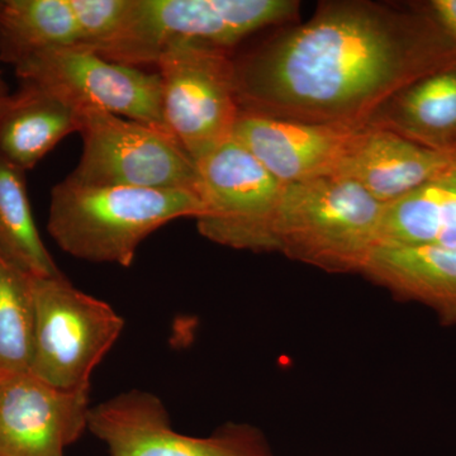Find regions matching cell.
<instances>
[{
    "label": "cell",
    "mask_w": 456,
    "mask_h": 456,
    "mask_svg": "<svg viewBox=\"0 0 456 456\" xmlns=\"http://www.w3.org/2000/svg\"><path fill=\"white\" fill-rule=\"evenodd\" d=\"M0 378H2V377H0Z\"/></svg>",
    "instance_id": "d4e9b609"
},
{
    "label": "cell",
    "mask_w": 456,
    "mask_h": 456,
    "mask_svg": "<svg viewBox=\"0 0 456 456\" xmlns=\"http://www.w3.org/2000/svg\"><path fill=\"white\" fill-rule=\"evenodd\" d=\"M89 391L55 388L29 371L0 378V456H64L88 428Z\"/></svg>",
    "instance_id": "8fae6325"
},
{
    "label": "cell",
    "mask_w": 456,
    "mask_h": 456,
    "mask_svg": "<svg viewBox=\"0 0 456 456\" xmlns=\"http://www.w3.org/2000/svg\"><path fill=\"white\" fill-rule=\"evenodd\" d=\"M88 428L110 456H274L250 424L228 422L203 437L180 434L163 401L145 391L123 392L90 407Z\"/></svg>",
    "instance_id": "30bf717a"
},
{
    "label": "cell",
    "mask_w": 456,
    "mask_h": 456,
    "mask_svg": "<svg viewBox=\"0 0 456 456\" xmlns=\"http://www.w3.org/2000/svg\"><path fill=\"white\" fill-rule=\"evenodd\" d=\"M83 151L68 176L83 187L188 191L198 194L197 164L167 128L101 110H80Z\"/></svg>",
    "instance_id": "8992f818"
},
{
    "label": "cell",
    "mask_w": 456,
    "mask_h": 456,
    "mask_svg": "<svg viewBox=\"0 0 456 456\" xmlns=\"http://www.w3.org/2000/svg\"><path fill=\"white\" fill-rule=\"evenodd\" d=\"M380 245L456 246V163L384 206Z\"/></svg>",
    "instance_id": "e0dca14e"
},
{
    "label": "cell",
    "mask_w": 456,
    "mask_h": 456,
    "mask_svg": "<svg viewBox=\"0 0 456 456\" xmlns=\"http://www.w3.org/2000/svg\"><path fill=\"white\" fill-rule=\"evenodd\" d=\"M428 8L441 28L456 44V0H432L428 3Z\"/></svg>",
    "instance_id": "7402d4cb"
},
{
    "label": "cell",
    "mask_w": 456,
    "mask_h": 456,
    "mask_svg": "<svg viewBox=\"0 0 456 456\" xmlns=\"http://www.w3.org/2000/svg\"><path fill=\"white\" fill-rule=\"evenodd\" d=\"M79 45L69 0H5L0 4V51L4 61L37 51Z\"/></svg>",
    "instance_id": "d6986e66"
},
{
    "label": "cell",
    "mask_w": 456,
    "mask_h": 456,
    "mask_svg": "<svg viewBox=\"0 0 456 456\" xmlns=\"http://www.w3.org/2000/svg\"><path fill=\"white\" fill-rule=\"evenodd\" d=\"M80 110L57 95L26 84L12 95L0 125V155L20 170L33 169L57 143L79 132Z\"/></svg>",
    "instance_id": "2e32d148"
},
{
    "label": "cell",
    "mask_w": 456,
    "mask_h": 456,
    "mask_svg": "<svg viewBox=\"0 0 456 456\" xmlns=\"http://www.w3.org/2000/svg\"><path fill=\"white\" fill-rule=\"evenodd\" d=\"M31 283L35 334L29 373L64 391L90 388L93 371L118 340L125 320L64 275L31 277Z\"/></svg>",
    "instance_id": "5b68a950"
},
{
    "label": "cell",
    "mask_w": 456,
    "mask_h": 456,
    "mask_svg": "<svg viewBox=\"0 0 456 456\" xmlns=\"http://www.w3.org/2000/svg\"><path fill=\"white\" fill-rule=\"evenodd\" d=\"M296 0H132L119 35L95 51L118 64L155 65L165 49L197 42L230 51L269 26L298 20Z\"/></svg>",
    "instance_id": "277c9868"
},
{
    "label": "cell",
    "mask_w": 456,
    "mask_h": 456,
    "mask_svg": "<svg viewBox=\"0 0 456 456\" xmlns=\"http://www.w3.org/2000/svg\"><path fill=\"white\" fill-rule=\"evenodd\" d=\"M0 4H2V2H0Z\"/></svg>",
    "instance_id": "cb8c5ba5"
},
{
    "label": "cell",
    "mask_w": 456,
    "mask_h": 456,
    "mask_svg": "<svg viewBox=\"0 0 456 456\" xmlns=\"http://www.w3.org/2000/svg\"><path fill=\"white\" fill-rule=\"evenodd\" d=\"M200 235L226 248L277 251L275 221L285 188L235 139L197 161Z\"/></svg>",
    "instance_id": "ba28073f"
},
{
    "label": "cell",
    "mask_w": 456,
    "mask_h": 456,
    "mask_svg": "<svg viewBox=\"0 0 456 456\" xmlns=\"http://www.w3.org/2000/svg\"><path fill=\"white\" fill-rule=\"evenodd\" d=\"M360 274L456 326V246H377Z\"/></svg>",
    "instance_id": "5bb4252c"
},
{
    "label": "cell",
    "mask_w": 456,
    "mask_h": 456,
    "mask_svg": "<svg viewBox=\"0 0 456 456\" xmlns=\"http://www.w3.org/2000/svg\"><path fill=\"white\" fill-rule=\"evenodd\" d=\"M456 163V154L419 145L391 131L367 126L338 176L358 183L374 200L389 204Z\"/></svg>",
    "instance_id": "4fadbf2b"
},
{
    "label": "cell",
    "mask_w": 456,
    "mask_h": 456,
    "mask_svg": "<svg viewBox=\"0 0 456 456\" xmlns=\"http://www.w3.org/2000/svg\"><path fill=\"white\" fill-rule=\"evenodd\" d=\"M368 126L456 154V62L399 90L378 108Z\"/></svg>",
    "instance_id": "9a60e30c"
},
{
    "label": "cell",
    "mask_w": 456,
    "mask_h": 456,
    "mask_svg": "<svg viewBox=\"0 0 456 456\" xmlns=\"http://www.w3.org/2000/svg\"><path fill=\"white\" fill-rule=\"evenodd\" d=\"M79 33V45L97 51L122 31L132 0H69Z\"/></svg>",
    "instance_id": "44dd1931"
},
{
    "label": "cell",
    "mask_w": 456,
    "mask_h": 456,
    "mask_svg": "<svg viewBox=\"0 0 456 456\" xmlns=\"http://www.w3.org/2000/svg\"><path fill=\"white\" fill-rule=\"evenodd\" d=\"M384 206L344 176L285 184L277 253L332 274H360L379 246Z\"/></svg>",
    "instance_id": "3957f363"
},
{
    "label": "cell",
    "mask_w": 456,
    "mask_h": 456,
    "mask_svg": "<svg viewBox=\"0 0 456 456\" xmlns=\"http://www.w3.org/2000/svg\"><path fill=\"white\" fill-rule=\"evenodd\" d=\"M365 127L285 121L240 112L232 137L275 178L293 184L338 175Z\"/></svg>",
    "instance_id": "7c38bea8"
},
{
    "label": "cell",
    "mask_w": 456,
    "mask_h": 456,
    "mask_svg": "<svg viewBox=\"0 0 456 456\" xmlns=\"http://www.w3.org/2000/svg\"><path fill=\"white\" fill-rule=\"evenodd\" d=\"M203 213L194 191L83 187L64 179L51 191L47 230L77 259L128 268L159 228L179 218L198 220Z\"/></svg>",
    "instance_id": "7a4b0ae2"
},
{
    "label": "cell",
    "mask_w": 456,
    "mask_h": 456,
    "mask_svg": "<svg viewBox=\"0 0 456 456\" xmlns=\"http://www.w3.org/2000/svg\"><path fill=\"white\" fill-rule=\"evenodd\" d=\"M13 66L26 84L47 90L79 110H101L167 128L158 73L110 61L82 45L37 51Z\"/></svg>",
    "instance_id": "9c48e42d"
},
{
    "label": "cell",
    "mask_w": 456,
    "mask_h": 456,
    "mask_svg": "<svg viewBox=\"0 0 456 456\" xmlns=\"http://www.w3.org/2000/svg\"><path fill=\"white\" fill-rule=\"evenodd\" d=\"M33 334L31 277L0 256V377L29 371Z\"/></svg>",
    "instance_id": "ffe728a7"
},
{
    "label": "cell",
    "mask_w": 456,
    "mask_h": 456,
    "mask_svg": "<svg viewBox=\"0 0 456 456\" xmlns=\"http://www.w3.org/2000/svg\"><path fill=\"white\" fill-rule=\"evenodd\" d=\"M456 62V44L428 5L321 2L233 59L241 112L365 127L399 90Z\"/></svg>",
    "instance_id": "6da1fadb"
},
{
    "label": "cell",
    "mask_w": 456,
    "mask_h": 456,
    "mask_svg": "<svg viewBox=\"0 0 456 456\" xmlns=\"http://www.w3.org/2000/svg\"><path fill=\"white\" fill-rule=\"evenodd\" d=\"M11 103L12 95L4 94V93L0 92V125H2L3 118H4Z\"/></svg>",
    "instance_id": "603a6c76"
},
{
    "label": "cell",
    "mask_w": 456,
    "mask_h": 456,
    "mask_svg": "<svg viewBox=\"0 0 456 456\" xmlns=\"http://www.w3.org/2000/svg\"><path fill=\"white\" fill-rule=\"evenodd\" d=\"M167 131L194 161L232 139L240 110L230 51L178 42L155 62Z\"/></svg>",
    "instance_id": "52a82bcc"
},
{
    "label": "cell",
    "mask_w": 456,
    "mask_h": 456,
    "mask_svg": "<svg viewBox=\"0 0 456 456\" xmlns=\"http://www.w3.org/2000/svg\"><path fill=\"white\" fill-rule=\"evenodd\" d=\"M0 256L29 277L56 278L57 268L33 218L25 171L0 155Z\"/></svg>",
    "instance_id": "ac0fdd59"
}]
</instances>
